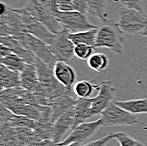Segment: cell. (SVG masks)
I'll use <instances>...</instances> for the list:
<instances>
[{
  "label": "cell",
  "instance_id": "6da1fadb",
  "mask_svg": "<svg viewBox=\"0 0 147 146\" xmlns=\"http://www.w3.org/2000/svg\"><path fill=\"white\" fill-rule=\"evenodd\" d=\"M26 33L24 23L14 9L1 3L0 36H14L19 41Z\"/></svg>",
  "mask_w": 147,
  "mask_h": 146
},
{
  "label": "cell",
  "instance_id": "7a4b0ae2",
  "mask_svg": "<svg viewBox=\"0 0 147 146\" xmlns=\"http://www.w3.org/2000/svg\"><path fill=\"white\" fill-rule=\"evenodd\" d=\"M119 18L115 23L122 33L134 35L140 34L147 27V15L143 12L122 7L119 9Z\"/></svg>",
  "mask_w": 147,
  "mask_h": 146
},
{
  "label": "cell",
  "instance_id": "3957f363",
  "mask_svg": "<svg viewBox=\"0 0 147 146\" xmlns=\"http://www.w3.org/2000/svg\"><path fill=\"white\" fill-rule=\"evenodd\" d=\"M115 23L107 24L98 28L95 48H107L122 55L123 52V38Z\"/></svg>",
  "mask_w": 147,
  "mask_h": 146
},
{
  "label": "cell",
  "instance_id": "277c9868",
  "mask_svg": "<svg viewBox=\"0 0 147 146\" xmlns=\"http://www.w3.org/2000/svg\"><path fill=\"white\" fill-rule=\"evenodd\" d=\"M25 9L53 34L58 35L64 31L63 26L57 20L55 15L43 6L38 0H29L27 4L25 6Z\"/></svg>",
  "mask_w": 147,
  "mask_h": 146
},
{
  "label": "cell",
  "instance_id": "5b68a950",
  "mask_svg": "<svg viewBox=\"0 0 147 146\" xmlns=\"http://www.w3.org/2000/svg\"><path fill=\"white\" fill-rule=\"evenodd\" d=\"M55 17L68 33H76L97 27L90 24L86 15L78 11H60L55 12Z\"/></svg>",
  "mask_w": 147,
  "mask_h": 146
},
{
  "label": "cell",
  "instance_id": "8992f818",
  "mask_svg": "<svg viewBox=\"0 0 147 146\" xmlns=\"http://www.w3.org/2000/svg\"><path fill=\"white\" fill-rule=\"evenodd\" d=\"M20 42L26 49H29L34 54L36 59H40L41 61L44 62L52 69H54L58 59L52 53L47 44L27 32L25 33L23 37L20 40Z\"/></svg>",
  "mask_w": 147,
  "mask_h": 146
},
{
  "label": "cell",
  "instance_id": "52a82bcc",
  "mask_svg": "<svg viewBox=\"0 0 147 146\" xmlns=\"http://www.w3.org/2000/svg\"><path fill=\"white\" fill-rule=\"evenodd\" d=\"M14 9L20 16L27 33H30L35 37L42 40L47 45H50L54 42L57 35L51 32L43 24L36 20L25 8Z\"/></svg>",
  "mask_w": 147,
  "mask_h": 146
},
{
  "label": "cell",
  "instance_id": "ba28073f",
  "mask_svg": "<svg viewBox=\"0 0 147 146\" xmlns=\"http://www.w3.org/2000/svg\"><path fill=\"white\" fill-rule=\"evenodd\" d=\"M101 119L102 120L103 127L135 125L138 123V119L134 114L121 108L114 102L101 113Z\"/></svg>",
  "mask_w": 147,
  "mask_h": 146
},
{
  "label": "cell",
  "instance_id": "9c48e42d",
  "mask_svg": "<svg viewBox=\"0 0 147 146\" xmlns=\"http://www.w3.org/2000/svg\"><path fill=\"white\" fill-rule=\"evenodd\" d=\"M0 102L1 105L5 106L15 115L25 116L35 121H38L41 118V112L37 108L27 104L21 97L0 95Z\"/></svg>",
  "mask_w": 147,
  "mask_h": 146
},
{
  "label": "cell",
  "instance_id": "30bf717a",
  "mask_svg": "<svg viewBox=\"0 0 147 146\" xmlns=\"http://www.w3.org/2000/svg\"><path fill=\"white\" fill-rule=\"evenodd\" d=\"M115 91L116 89L114 88L111 80H104L101 82L98 95L96 97H93L92 100V117L101 114L111 103L114 102Z\"/></svg>",
  "mask_w": 147,
  "mask_h": 146
},
{
  "label": "cell",
  "instance_id": "8fae6325",
  "mask_svg": "<svg viewBox=\"0 0 147 146\" xmlns=\"http://www.w3.org/2000/svg\"><path fill=\"white\" fill-rule=\"evenodd\" d=\"M101 127H103L102 120L101 118L91 122L80 123L74 129L71 133L63 141L59 143V145H67L74 142L81 144L90 139Z\"/></svg>",
  "mask_w": 147,
  "mask_h": 146
},
{
  "label": "cell",
  "instance_id": "7c38bea8",
  "mask_svg": "<svg viewBox=\"0 0 147 146\" xmlns=\"http://www.w3.org/2000/svg\"><path fill=\"white\" fill-rule=\"evenodd\" d=\"M68 34L65 30L58 34L54 42L48 45L50 51L58 61H69L74 55L75 45L68 37Z\"/></svg>",
  "mask_w": 147,
  "mask_h": 146
},
{
  "label": "cell",
  "instance_id": "4fadbf2b",
  "mask_svg": "<svg viewBox=\"0 0 147 146\" xmlns=\"http://www.w3.org/2000/svg\"><path fill=\"white\" fill-rule=\"evenodd\" d=\"M74 118V107L72 106L64 112L59 118L53 122L52 140L59 144L62 138L70 129H73Z\"/></svg>",
  "mask_w": 147,
  "mask_h": 146
},
{
  "label": "cell",
  "instance_id": "5bb4252c",
  "mask_svg": "<svg viewBox=\"0 0 147 146\" xmlns=\"http://www.w3.org/2000/svg\"><path fill=\"white\" fill-rule=\"evenodd\" d=\"M0 44L7 46L12 53H15L21 58L26 63L35 64L36 59L34 54L29 49H26L20 42V41L14 36H0Z\"/></svg>",
  "mask_w": 147,
  "mask_h": 146
},
{
  "label": "cell",
  "instance_id": "9a60e30c",
  "mask_svg": "<svg viewBox=\"0 0 147 146\" xmlns=\"http://www.w3.org/2000/svg\"><path fill=\"white\" fill-rule=\"evenodd\" d=\"M54 75L59 83L64 85L69 90L74 91L76 73L73 68L64 61H58L53 69Z\"/></svg>",
  "mask_w": 147,
  "mask_h": 146
},
{
  "label": "cell",
  "instance_id": "2e32d148",
  "mask_svg": "<svg viewBox=\"0 0 147 146\" xmlns=\"http://www.w3.org/2000/svg\"><path fill=\"white\" fill-rule=\"evenodd\" d=\"M78 97L74 93H67L53 99L50 106L52 108V122H54L69 108L75 105Z\"/></svg>",
  "mask_w": 147,
  "mask_h": 146
},
{
  "label": "cell",
  "instance_id": "e0dca14e",
  "mask_svg": "<svg viewBox=\"0 0 147 146\" xmlns=\"http://www.w3.org/2000/svg\"><path fill=\"white\" fill-rule=\"evenodd\" d=\"M93 98H78L74 107V118L73 129L76 128L80 123L86 122V120L92 117L91 104Z\"/></svg>",
  "mask_w": 147,
  "mask_h": 146
},
{
  "label": "cell",
  "instance_id": "ac0fdd59",
  "mask_svg": "<svg viewBox=\"0 0 147 146\" xmlns=\"http://www.w3.org/2000/svg\"><path fill=\"white\" fill-rule=\"evenodd\" d=\"M20 75L21 88L30 92H34V90L39 84L36 68L35 64L26 63L24 69L20 73Z\"/></svg>",
  "mask_w": 147,
  "mask_h": 146
},
{
  "label": "cell",
  "instance_id": "d6986e66",
  "mask_svg": "<svg viewBox=\"0 0 147 146\" xmlns=\"http://www.w3.org/2000/svg\"><path fill=\"white\" fill-rule=\"evenodd\" d=\"M0 87L1 90L21 87L20 73L13 71L6 66L0 64Z\"/></svg>",
  "mask_w": 147,
  "mask_h": 146
},
{
  "label": "cell",
  "instance_id": "ffe728a7",
  "mask_svg": "<svg viewBox=\"0 0 147 146\" xmlns=\"http://www.w3.org/2000/svg\"><path fill=\"white\" fill-rule=\"evenodd\" d=\"M97 32H98V26L84 31H80L76 33H69L68 37L74 45L87 44L95 47Z\"/></svg>",
  "mask_w": 147,
  "mask_h": 146
},
{
  "label": "cell",
  "instance_id": "44dd1931",
  "mask_svg": "<svg viewBox=\"0 0 147 146\" xmlns=\"http://www.w3.org/2000/svg\"><path fill=\"white\" fill-rule=\"evenodd\" d=\"M88 14L99 19L106 24H109L110 20L106 12L107 0H86Z\"/></svg>",
  "mask_w": 147,
  "mask_h": 146
},
{
  "label": "cell",
  "instance_id": "7402d4cb",
  "mask_svg": "<svg viewBox=\"0 0 147 146\" xmlns=\"http://www.w3.org/2000/svg\"><path fill=\"white\" fill-rule=\"evenodd\" d=\"M121 108L132 114H147V99H136L129 101H114Z\"/></svg>",
  "mask_w": 147,
  "mask_h": 146
},
{
  "label": "cell",
  "instance_id": "603a6c76",
  "mask_svg": "<svg viewBox=\"0 0 147 146\" xmlns=\"http://www.w3.org/2000/svg\"><path fill=\"white\" fill-rule=\"evenodd\" d=\"M87 64L92 70L101 73L106 70L109 64L108 58L101 52L93 53L91 57L87 60Z\"/></svg>",
  "mask_w": 147,
  "mask_h": 146
},
{
  "label": "cell",
  "instance_id": "cb8c5ba5",
  "mask_svg": "<svg viewBox=\"0 0 147 146\" xmlns=\"http://www.w3.org/2000/svg\"><path fill=\"white\" fill-rule=\"evenodd\" d=\"M96 89H99V86L87 80L79 81L74 85V92L78 98H90Z\"/></svg>",
  "mask_w": 147,
  "mask_h": 146
},
{
  "label": "cell",
  "instance_id": "d4e9b609",
  "mask_svg": "<svg viewBox=\"0 0 147 146\" xmlns=\"http://www.w3.org/2000/svg\"><path fill=\"white\" fill-rule=\"evenodd\" d=\"M0 63L1 64L6 66L8 69L19 73H20L24 69L26 64V63L23 59L15 53H10L6 57L0 59Z\"/></svg>",
  "mask_w": 147,
  "mask_h": 146
},
{
  "label": "cell",
  "instance_id": "484cf974",
  "mask_svg": "<svg viewBox=\"0 0 147 146\" xmlns=\"http://www.w3.org/2000/svg\"><path fill=\"white\" fill-rule=\"evenodd\" d=\"M5 124H9L13 128H26L34 130L36 126V121L25 116H19L14 114L9 120V122Z\"/></svg>",
  "mask_w": 147,
  "mask_h": 146
},
{
  "label": "cell",
  "instance_id": "4316f807",
  "mask_svg": "<svg viewBox=\"0 0 147 146\" xmlns=\"http://www.w3.org/2000/svg\"><path fill=\"white\" fill-rule=\"evenodd\" d=\"M95 47L87 44H78L74 46V56L80 60H88L93 54Z\"/></svg>",
  "mask_w": 147,
  "mask_h": 146
},
{
  "label": "cell",
  "instance_id": "83f0119b",
  "mask_svg": "<svg viewBox=\"0 0 147 146\" xmlns=\"http://www.w3.org/2000/svg\"><path fill=\"white\" fill-rule=\"evenodd\" d=\"M113 139L118 141L120 146H137L138 144L137 140L123 132L113 133Z\"/></svg>",
  "mask_w": 147,
  "mask_h": 146
},
{
  "label": "cell",
  "instance_id": "f1b7e54d",
  "mask_svg": "<svg viewBox=\"0 0 147 146\" xmlns=\"http://www.w3.org/2000/svg\"><path fill=\"white\" fill-rule=\"evenodd\" d=\"M112 139H113V133H110V134H108L103 138H101L99 139L89 142L83 146H105L107 144H108Z\"/></svg>",
  "mask_w": 147,
  "mask_h": 146
},
{
  "label": "cell",
  "instance_id": "f546056e",
  "mask_svg": "<svg viewBox=\"0 0 147 146\" xmlns=\"http://www.w3.org/2000/svg\"><path fill=\"white\" fill-rule=\"evenodd\" d=\"M13 115L14 113L12 112H10L3 105H0V125L7 123Z\"/></svg>",
  "mask_w": 147,
  "mask_h": 146
},
{
  "label": "cell",
  "instance_id": "4dcf8cb0",
  "mask_svg": "<svg viewBox=\"0 0 147 146\" xmlns=\"http://www.w3.org/2000/svg\"><path fill=\"white\" fill-rule=\"evenodd\" d=\"M73 5L74 10L86 15L88 13L86 0H73Z\"/></svg>",
  "mask_w": 147,
  "mask_h": 146
},
{
  "label": "cell",
  "instance_id": "1f68e13d",
  "mask_svg": "<svg viewBox=\"0 0 147 146\" xmlns=\"http://www.w3.org/2000/svg\"><path fill=\"white\" fill-rule=\"evenodd\" d=\"M123 4L129 9H132L143 12V8H142L140 0H123Z\"/></svg>",
  "mask_w": 147,
  "mask_h": 146
},
{
  "label": "cell",
  "instance_id": "d6a6232c",
  "mask_svg": "<svg viewBox=\"0 0 147 146\" xmlns=\"http://www.w3.org/2000/svg\"><path fill=\"white\" fill-rule=\"evenodd\" d=\"M59 9L60 11L74 10L73 0H59Z\"/></svg>",
  "mask_w": 147,
  "mask_h": 146
},
{
  "label": "cell",
  "instance_id": "836d02e7",
  "mask_svg": "<svg viewBox=\"0 0 147 146\" xmlns=\"http://www.w3.org/2000/svg\"><path fill=\"white\" fill-rule=\"evenodd\" d=\"M26 146H60L59 144L55 143L54 141H53L52 139H45L42 140L39 142H35V143H31L29 144Z\"/></svg>",
  "mask_w": 147,
  "mask_h": 146
},
{
  "label": "cell",
  "instance_id": "e575fe53",
  "mask_svg": "<svg viewBox=\"0 0 147 146\" xmlns=\"http://www.w3.org/2000/svg\"><path fill=\"white\" fill-rule=\"evenodd\" d=\"M10 53H12V52L7 46H5L4 45L0 44V59L4 58V57L8 56Z\"/></svg>",
  "mask_w": 147,
  "mask_h": 146
},
{
  "label": "cell",
  "instance_id": "d590c367",
  "mask_svg": "<svg viewBox=\"0 0 147 146\" xmlns=\"http://www.w3.org/2000/svg\"><path fill=\"white\" fill-rule=\"evenodd\" d=\"M140 35L142 36H146V37H147V27L143 30L140 33Z\"/></svg>",
  "mask_w": 147,
  "mask_h": 146
},
{
  "label": "cell",
  "instance_id": "8d00e7d4",
  "mask_svg": "<svg viewBox=\"0 0 147 146\" xmlns=\"http://www.w3.org/2000/svg\"><path fill=\"white\" fill-rule=\"evenodd\" d=\"M81 144H80V143H77V142H74V143H72V144H69V145H64V146H80Z\"/></svg>",
  "mask_w": 147,
  "mask_h": 146
},
{
  "label": "cell",
  "instance_id": "74e56055",
  "mask_svg": "<svg viewBox=\"0 0 147 146\" xmlns=\"http://www.w3.org/2000/svg\"><path fill=\"white\" fill-rule=\"evenodd\" d=\"M137 146H146L142 142H140V141H138V144H137Z\"/></svg>",
  "mask_w": 147,
  "mask_h": 146
},
{
  "label": "cell",
  "instance_id": "f35d334b",
  "mask_svg": "<svg viewBox=\"0 0 147 146\" xmlns=\"http://www.w3.org/2000/svg\"><path fill=\"white\" fill-rule=\"evenodd\" d=\"M114 1H117V2H120V3H123V0H114Z\"/></svg>",
  "mask_w": 147,
  "mask_h": 146
}]
</instances>
